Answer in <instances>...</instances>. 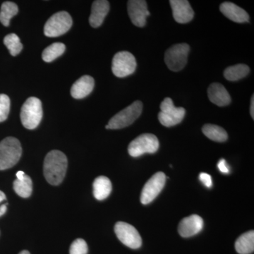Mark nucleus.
I'll list each match as a JSON object with an SVG mask.
<instances>
[{"label": "nucleus", "instance_id": "423d86ee", "mask_svg": "<svg viewBox=\"0 0 254 254\" xmlns=\"http://www.w3.org/2000/svg\"><path fill=\"white\" fill-rule=\"evenodd\" d=\"M160 112L158 114V120L163 126L170 127L181 123L185 116V109L176 108L173 100L170 98L164 99L160 104Z\"/></svg>", "mask_w": 254, "mask_h": 254}, {"label": "nucleus", "instance_id": "2eb2a0df", "mask_svg": "<svg viewBox=\"0 0 254 254\" xmlns=\"http://www.w3.org/2000/svg\"><path fill=\"white\" fill-rule=\"evenodd\" d=\"M110 11V3L107 0H96L93 1L89 23L93 28L101 26Z\"/></svg>", "mask_w": 254, "mask_h": 254}, {"label": "nucleus", "instance_id": "c756f323", "mask_svg": "<svg viewBox=\"0 0 254 254\" xmlns=\"http://www.w3.org/2000/svg\"><path fill=\"white\" fill-rule=\"evenodd\" d=\"M199 179L202 183L205 185V187L208 188H210L213 185V182H212L211 176L208 174L202 173L200 174Z\"/></svg>", "mask_w": 254, "mask_h": 254}, {"label": "nucleus", "instance_id": "473e14b6", "mask_svg": "<svg viewBox=\"0 0 254 254\" xmlns=\"http://www.w3.org/2000/svg\"><path fill=\"white\" fill-rule=\"evenodd\" d=\"M19 254H30L29 252H28V251H22V252H20Z\"/></svg>", "mask_w": 254, "mask_h": 254}, {"label": "nucleus", "instance_id": "9d476101", "mask_svg": "<svg viewBox=\"0 0 254 254\" xmlns=\"http://www.w3.org/2000/svg\"><path fill=\"white\" fill-rule=\"evenodd\" d=\"M115 232L119 240L129 248H140L142 245V239L134 227L127 222H118L115 224Z\"/></svg>", "mask_w": 254, "mask_h": 254}, {"label": "nucleus", "instance_id": "f8f14e48", "mask_svg": "<svg viewBox=\"0 0 254 254\" xmlns=\"http://www.w3.org/2000/svg\"><path fill=\"white\" fill-rule=\"evenodd\" d=\"M127 10L132 23L137 27H144L146 17L150 15L146 1L144 0H130L127 3Z\"/></svg>", "mask_w": 254, "mask_h": 254}, {"label": "nucleus", "instance_id": "f257e3e1", "mask_svg": "<svg viewBox=\"0 0 254 254\" xmlns=\"http://www.w3.org/2000/svg\"><path fill=\"white\" fill-rule=\"evenodd\" d=\"M67 166V158L63 152L58 150L49 152L43 165L45 177L48 183L55 186L60 185L66 175Z\"/></svg>", "mask_w": 254, "mask_h": 254}, {"label": "nucleus", "instance_id": "7c9ffc66", "mask_svg": "<svg viewBox=\"0 0 254 254\" xmlns=\"http://www.w3.org/2000/svg\"><path fill=\"white\" fill-rule=\"evenodd\" d=\"M218 168L222 173L227 174L230 172L228 168H227L226 161L224 159H222L218 162Z\"/></svg>", "mask_w": 254, "mask_h": 254}, {"label": "nucleus", "instance_id": "a878e982", "mask_svg": "<svg viewBox=\"0 0 254 254\" xmlns=\"http://www.w3.org/2000/svg\"><path fill=\"white\" fill-rule=\"evenodd\" d=\"M4 44L9 50L10 54L12 56H16L21 53L23 49L22 43L20 41L19 38L15 33H10L4 37Z\"/></svg>", "mask_w": 254, "mask_h": 254}, {"label": "nucleus", "instance_id": "f3484780", "mask_svg": "<svg viewBox=\"0 0 254 254\" xmlns=\"http://www.w3.org/2000/svg\"><path fill=\"white\" fill-rule=\"evenodd\" d=\"M220 11L224 16H226L229 19L236 23L248 22L250 19L248 13L232 2L222 3L220 6Z\"/></svg>", "mask_w": 254, "mask_h": 254}, {"label": "nucleus", "instance_id": "0eeeda50", "mask_svg": "<svg viewBox=\"0 0 254 254\" xmlns=\"http://www.w3.org/2000/svg\"><path fill=\"white\" fill-rule=\"evenodd\" d=\"M190 47L186 43L174 45L167 50L165 62L168 67L173 71H180L185 67L188 59Z\"/></svg>", "mask_w": 254, "mask_h": 254}, {"label": "nucleus", "instance_id": "aec40b11", "mask_svg": "<svg viewBox=\"0 0 254 254\" xmlns=\"http://www.w3.org/2000/svg\"><path fill=\"white\" fill-rule=\"evenodd\" d=\"M93 195L98 200L108 198L112 191V183L108 177L100 176L95 179L93 185Z\"/></svg>", "mask_w": 254, "mask_h": 254}, {"label": "nucleus", "instance_id": "dca6fc26", "mask_svg": "<svg viewBox=\"0 0 254 254\" xmlns=\"http://www.w3.org/2000/svg\"><path fill=\"white\" fill-rule=\"evenodd\" d=\"M95 81L93 77L88 75L82 76L73 83L71 88V95L75 99L86 98L93 91Z\"/></svg>", "mask_w": 254, "mask_h": 254}, {"label": "nucleus", "instance_id": "6ab92c4d", "mask_svg": "<svg viewBox=\"0 0 254 254\" xmlns=\"http://www.w3.org/2000/svg\"><path fill=\"white\" fill-rule=\"evenodd\" d=\"M16 179L14 182V190L19 196L28 198L33 190V182L31 177L26 175L23 171L16 173Z\"/></svg>", "mask_w": 254, "mask_h": 254}, {"label": "nucleus", "instance_id": "ddd939ff", "mask_svg": "<svg viewBox=\"0 0 254 254\" xmlns=\"http://www.w3.org/2000/svg\"><path fill=\"white\" fill-rule=\"evenodd\" d=\"M173 17L177 23H187L193 19L194 12L187 0H170Z\"/></svg>", "mask_w": 254, "mask_h": 254}, {"label": "nucleus", "instance_id": "2f4dec72", "mask_svg": "<svg viewBox=\"0 0 254 254\" xmlns=\"http://www.w3.org/2000/svg\"><path fill=\"white\" fill-rule=\"evenodd\" d=\"M250 114L252 119H254V96L252 95V100H251Z\"/></svg>", "mask_w": 254, "mask_h": 254}, {"label": "nucleus", "instance_id": "39448f33", "mask_svg": "<svg viewBox=\"0 0 254 254\" xmlns=\"http://www.w3.org/2000/svg\"><path fill=\"white\" fill-rule=\"evenodd\" d=\"M72 23V18L68 12L60 11L47 21L44 27L45 35L50 38L63 36L71 28Z\"/></svg>", "mask_w": 254, "mask_h": 254}, {"label": "nucleus", "instance_id": "c85d7f7f", "mask_svg": "<svg viewBox=\"0 0 254 254\" xmlns=\"http://www.w3.org/2000/svg\"><path fill=\"white\" fill-rule=\"evenodd\" d=\"M8 203L6 202V195L0 190V217L4 215L7 210Z\"/></svg>", "mask_w": 254, "mask_h": 254}, {"label": "nucleus", "instance_id": "7ed1b4c3", "mask_svg": "<svg viewBox=\"0 0 254 254\" xmlns=\"http://www.w3.org/2000/svg\"><path fill=\"white\" fill-rule=\"evenodd\" d=\"M143 110V103L136 100L129 106L113 117L105 127L107 129H120L132 125L139 118Z\"/></svg>", "mask_w": 254, "mask_h": 254}, {"label": "nucleus", "instance_id": "f03ea898", "mask_svg": "<svg viewBox=\"0 0 254 254\" xmlns=\"http://www.w3.org/2000/svg\"><path fill=\"white\" fill-rule=\"evenodd\" d=\"M21 143L14 137H7L0 142V170L14 166L21 158Z\"/></svg>", "mask_w": 254, "mask_h": 254}, {"label": "nucleus", "instance_id": "cd10ccee", "mask_svg": "<svg viewBox=\"0 0 254 254\" xmlns=\"http://www.w3.org/2000/svg\"><path fill=\"white\" fill-rule=\"evenodd\" d=\"M88 253V245L86 241L83 239H77L73 241L70 247V254H87Z\"/></svg>", "mask_w": 254, "mask_h": 254}, {"label": "nucleus", "instance_id": "6e6552de", "mask_svg": "<svg viewBox=\"0 0 254 254\" xmlns=\"http://www.w3.org/2000/svg\"><path fill=\"white\" fill-rule=\"evenodd\" d=\"M158 148V138L151 133H143L130 143L128 152L131 157L137 158L145 153H155Z\"/></svg>", "mask_w": 254, "mask_h": 254}, {"label": "nucleus", "instance_id": "1a4fd4ad", "mask_svg": "<svg viewBox=\"0 0 254 254\" xmlns=\"http://www.w3.org/2000/svg\"><path fill=\"white\" fill-rule=\"evenodd\" d=\"M136 68V58L127 51L119 52L114 56L112 70L115 76L126 77L134 73Z\"/></svg>", "mask_w": 254, "mask_h": 254}, {"label": "nucleus", "instance_id": "20e7f679", "mask_svg": "<svg viewBox=\"0 0 254 254\" xmlns=\"http://www.w3.org/2000/svg\"><path fill=\"white\" fill-rule=\"evenodd\" d=\"M43 118V108L40 99L31 97L23 103L21 110V120L23 126L28 129H34Z\"/></svg>", "mask_w": 254, "mask_h": 254}, {"label": "nucleus", "instance_id": "5701e85b", "mask_svg": "<svg viewBox=\"0 0 254 254\" xmlns=\"http://www.w3.org/2000/svg\"><path fill=\"white\" fill-rule=\"evenodd\" d=\"M203 133L209 139L216 142H225L228 138L227 131L222 127L214 125H205L202 128Z\"/></svg>", "mask_w": 254, "mask_h": 254}, {"label": "nucleus", "instance_id": "9b49d317", "mask_svg": "<svg viewBox=\"0 0 254 254\" xmlns=\"http://www.w3.org/2000/svg\"><path fill=\"white\" fill-rule=\"evenodd\" d=\"M166 181L165 174L159 172L155 173L143 187L141 195V202L146 205L151 203L163 190Z\"/></svg>", "mask_w": 254, "mask_h": 254}, {"label": "nucleus", "instance_id": "a211bd4d", "mask_svg": "<svg viewBox=\"0 0 254 254\" xmlns=\"http://www.w3.org/2000/svg\"><path fill=\"white\" fill-rule=\"evenodd\" d=\"M209 100L214 104L220 107L227 106L231 102V97L228 91L222 84L213 83L208 89Z\"/></svg>", "mask_w": 254, "mask_h": 254}, {"label": "nucleus", "instance_id": "412c9836", "mask_svg": "<svg viewBox=\"0 0 254 254\" xmlns=\"http://www.w3.org/2000/svg\"><path fill=\"white\" fill-rule=\"evenodd\" d=\"M235 249L240 254H250L254 251V232H247L241 235L235 243Z\"/></svg>", "mask_w": 254, "mask_h": 254}, {"label": "nucleus", "instance_id": "bb28decb", "mask_svg": "<svg viewBox=\"0 0 254 254\" xmlns=\"http://www.w3.org/2000/svg\"><path fill=\"white\" fill-rule=\"evenodd\" d=\"M10 110V99L8 95L0 94V123L8 118Z\"/></svg>", "mask_w": 254, "mask_h": 254}, {"label": "nucleus", "instance_id": "4468645a", "mask_svg": "<svg viewBox=\"0 0 254 254\" xmlns=\"http://www.w3.org/2000/svg\"><path fill=\"white\" fill-rule=\"evenodd\" d=\"M203 227V219L199 215H192L180 222L178 231L182 237H190L199 233Z\"/></svg>", "mask_w": 254, "mask_h": 254}, {"label": "nucleus", "instance_id": "b1692460", "mask_svg": "<svg viewBox=\"0 0 254 254\" xmlns=\"http://www.w3.org/2000/svg\"><path fill=\"white\" fill-rule=\"evenodd\" d=\"M18 12L17 5L11 1H5L1 4L0 10V22L4 26H9L10 20Z\"/></svg>", "mask_w": 254, "mask_h": 254}, {"label": "nucleus", "instance_id": "4be33fe9", "mask_svg": "<svg viewBox=\"0 0 254 254\" xmlns=\"http://www.w3.org/2000/svg\"><path fill=\"white\" fill-rule=\"evenodd\" d=\"M250 68L247 65L240 64L229 66L224 71V76L230 81H237L246 77L250 73Z\"/></svg>", "mask_w": 254, "mask_h": 254}, {"label": "nucleus", "instance_id": "393cba45", "mask_svg": "<svg viewBox=\"0 0 254 254\" xmlns=\"http://www.w3.org/2000/svg\"><path fill=\"white\" fill-rule=\"evenodd\" d=\"M66 47L63 43H55L43 50L42 58L46 63H51L64 53Z\"/></svg>", "mask_w": 254, "mask_h": 254}]
</instances>
